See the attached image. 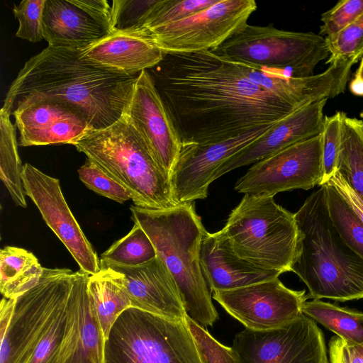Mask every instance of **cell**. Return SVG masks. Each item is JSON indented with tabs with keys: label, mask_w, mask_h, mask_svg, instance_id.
<instances>
[{
	"label": "cell",
	"mask_w": 363,
	"mask_h": 363,
	"mask_svg": "<svg viewBox=\"0 0 363 363\" xmlns=\"http://www.w3.org/2000/svg\"><path fill=\"white\" fill-rule=\"evenodd\" d=\"M152 69L183 145L218 143L297 110L210 50L164 55Z\"/></svg>",
	"instance_id": "obj_1"
},
{
	"label": "cell",
	"mask_w": 363,
	"mask_h": 363,
	"mask_svg": "<svg viewBox=\"0 0 363 363\" xmlns=\"http://www.w3.org/2000/svg\"><path fill=\"white\" fill-rule=\"evenodd\" d=\"M138 75L87 61L79 50L48 46L25 63L11 83L1 109L11 114L20 104L55 99L78 108L91 129H103L124 114Z\"/></svg>",
	"instance_id": "obj_2"
},
{
	"label": "cell",
	"mask_w": 363,
	"mask_h": 363,
	"mask_svg": "<svg viewBox=\"0 0 363 363\" xmlns=\"http://www.w3.org/2000/svg\"><path fill=\"white\" fill-rule=\"evenodd\" d=\"M298 236L291 272L308 287L309 298L336 301L363 298V259L333 225L323 184L295 213Z\"/></svg>",
	"instance_id": "obj_3"
},
{
	"label": "cell",
	"mask_w": 363,
	"mask_h": 363,
	"mask_svg": "<svg viewBox=\"0 0 363 363\" xmlns=\"http://www.w3.org/2000/svg\"><path fill=\"white\" fill-rule=\"evenodd\" d=\"M76 272L44 268L38 283L14 298L0 331V363H55L63 340Z\"/></svg>",
	"instance_id": "obj_4"
},
{
	"label": "cell",
	"mask_w": 363,
	"mask_h": 363,
	"mask_svg": "<svg viewBox=\"0 0 363 363\" xmlns=\"http://www.w3.org/2000/svg\"><path fill=\"white\" fill-rule=\"evenodd\" d=\"M130 211L133 222L147 233L174 278L187 315L206 328L213 326L218 313L200 263L201 244L206 230L194 203L166 210L132 206Z\"/></svg>",
	"instance_id": "obj_5"
},
{
	"label": "cell",
	"mask_w": 363,
	"mask_h": 363,
	"mask_svg": "<svg viewBox=\"0 0 363 363\" xmlns=\"http://www.w3.org/2000/svg\"><path fill=\"white\" fill-rule=\"evenodd\" d=\"M72 145L125 188L134 206L166 210L178 205L170 177L124 114L108 128L88 130Z\"/></svg>",
	"instance_id": "obj_6"
},
{
	"label": "cell",
	"mask_w": 363,
	"mask_h": 363,
	"mask_svg": "<svg viewBox=\"0 0 363 363\" xmlns=\"http://www.w3.org/2000/svg\"><path fill=\"white\" fill-rule=\"evenodd\" d=\"M221 230L239 257L291 272L298 236L295 213L277 204L274 196L245 194Z\"/></svg>",
	"instance_id": "obj_7"
},
{
	"label": "cell",
	"mask_w": 363,
	"mask_h": 363,
	"mask_svg": "<svg viewBox=\"0 0 363 363\" xmlns=\"http://www.w3.org/2000/svg\"><path fill=\"white\" fill-rule=\"evenodd\" d=\"M102 363H201L185 320H172L135 307L113 323Z\"/></svg>",
	"instance_id": "obj_8"
},
{
	"label": "cell",
	"mask_w": 363,
	"mask_h": 363,
	"mask_svg": "<svg viewBox=\"0 0 363 363\" xmlns=\"http://www.w3.org/2000/svg\"><path fill=\"white\" fill-rule=\"evenodd\" d=\"M210 51L226 61L281 70L292 77L313 75L329 57L325 37L319 34L247 23Z\"/></svg>",
	"instance_id": "obj_9"
},
{
	"label": "cell",
	"mask_w": 363,
	"mask_h": 363,
	"mask_svg": "<svg viewBox=\"0 0 363 363\" xmlns=\"http://www.w3.org/2000/svg\"><path fill=\"white\" fill-rule=\"evenodd\" d=\"M254 0H219L186 18L147 30L164 55L211 50L247 24Z\"/></svg>",
	"instance_id": "obj_10"
},
{
	"label": "cell",
	"mask_w": 363,
	"mask_h": 363,
	"mask_svg": "<svg viewBox=\"0 0 363 363\" xmlns=\"http://www.w3.org/2000/svg\"><path fill=\"white\" fill-rule=\"evenodd\" d=\"M322 135L296 143L252 164L235 182L244 194L308 190L323 181Z\"/></svg>",
	"instance_id": "obj_11"
},
{
	"label": "cell",
	"mask_w": 363,
	"mask_h": 363,
	"mask_svg": "<svg viewBox=\"0 0 363 363\" xmlns=\"http://www.w3.org/2000/svg\"><path fill=\"white\" fill-rule=\"evenodd\" d=\"M233 347L242 363H329L323 332L303 314L274 330L245 329Z\"/></svg>",
	"instance_id": "obj_12"
},
{
	"label": "cell",
	"mask_w": 363,
	"mask_h": 363,
	"mask_svg": "<svg viewBox=\"0 0 363 363\" xmlns=\"http://www.w3.org/2000/svg\"><path fill=\"white\" fill-rule=\"evenodd\" d=\"M212 298L233 318L252 331H267L299 318L309 298L305 290L286 287L279 279L213 293Z\"/></svg>",
	"instance_id": "obj_13"
},
{
	"label": "cell",
	"mask_w": 363,
	"mask_h": 363,
	"mask_svg": "<svg viewBox=\"0 0 363 363\" xmlns=\"http://www.w3.org/2000/svg\"><path fill=\"white\" fill-rule=\"evenodd\" d=\"M160 167L170 177L183 140L152 75L142 71L124 113Z\"/></svg>",
	"instance_id": "obj_14"
},
{
	"label": "cell",
	"mask_w": 363,
	"mask_h": 363,
	"mask_svg": "<svg viewBox=\"0 0 363 363\" xmlns=\"http://www.w3.org/2000/svg\"><path fill=\"white\" fill-rule=\"evenodd\" d=\"M24 192L38 208L43 220L70 252L82 272L92 275L100 261L82 230L62 192L59 179L29 163L23 166Z\"/></svg>",
	"instance_id": "obj_15"
},
{
	"label": "cell",
	"mask_w": 363,
	"mask_h": 363,
	"mask_svg": "<svg viewBox=\"0 0 363 363\" xmlns=\"http://www.w3.org/2000/svg\"><path fill=\"white\" fill-rule=\"evenodd\" d=\"M274 123L260 125L212 144L183 145L170 176L176 203L179 205L206 199L218 169L259 139Z\"/></svg>",
	"instance_id": "obj_16"
},
{
	"label": "cell",
	"mask_w": 363,
	"mask_h": 363,
	"mask_svg": "<svg viewBox=\"0 0 363 363\" xmlns=\"http://www.w3.org/2000/svg\"><path fill=\"white\" fill-rule=\"evenodd\" d=\"M19 145L71 144L91 129L75 106L59 99H40L16 106L12 113Z\"/></svg>",
	"instance_id": "obj_17"
},
{
	"label": "cell",
	"mask_w": 363,
	"mask_h": 363,
	"mask_svg": "<svg viewBox=\"0 0 363 363\" xmlns=\"http://www.w3.org/2000/svg\"><path fill=\"white\" fill-rule=\"evenodd\" d=\"M230 62L252 82L296 109L342 93L353 65H330L322 73L305 77H292L278 69Z\"/></svg>",
	"instance_id": "obj_18"
},
{
	"label": "cell",
	"mask_w": 363,
	"mask_h": 363,
	"mask_svg": "<svg viewBox=\"0 0 363 363\" xmlns=\"http://www.w3.org/2000/svg\"><path fill=\"white\" fill-rule=\"evenodd\" d=\"M121 273L132 307L172 320H185L187 315L177 285L164 262L157 256L138 266H122L100 261Z\"/></svg>",
	"instance_id": "obj_19"
},
{
	"label": "cell",
	"mask_w": 363,
	"mask_h": 363,
	"mask_svg": "<svg viewBox=\"0 0 363 363\" xmlns=\"http://www.w3.org/2000/svg\"><path fill=\"white\" fill-rule=\"evenodd\" d=\"M328 99L306 105L275 123L259 139L224 162L214 180L230 171L254 164L279 150L322 134Z\"/></svg>",
	"instance_id": "obj_20"
},
{
	"label": "cell",
	"mask_w": 363,
	"mask_h": 363,
	"mask_svg": "<svg viewBox=\"0 0 363 363\" xmlns=\"http://www.w3.org/2000/svg\"><path fill=\"white\" fill-rule=\"evenodd\" d=\"M79 51L87 61L127 74L153 68L164 55L143 27L114 30Z\"/></svg>",
	"instance_id": "obj_21"
},
{
	"label": "cell",
	"mask_w": 363,
	"mask_h": 363,
	"mask_svg": "<svg viewBox=\"0 0 363 363\" xmlns=\"http://www.w3.org/2000/svg\"><path fill=\"white\" fill-rule=\"evenodd\" d=\"M89 274L79 271L72 287L67 325L55 363H102L104 340L91 306Z\"/></svg>",
	"instance_id": "obj_22"
},
{
	"label": "cell",
	"mask_w": 363,
	"mask_h": 363,
	"mask_svg": "<svg viewBox=\"0 0 363 363\" xmlns=\"http://www.w3.org/2000/svg\"><path fill=\"white\" fill-rule=\"evenodd\" d=\"M203 275L211 292L228 291L279 277L281 272L239 257L222 230L206 231L200 248Z\"/></svg>",
	"instance_id": "obj_23"
},
{
	"label": "cell",
	"mask_w": 363,
	"mask_h": 363,
	"mask_svg": "<svg viewBox=\"0 0 363 363\" xmlns=\"http://www.w3.org/2000/svg\"><path fill=\"white\" fill-rule=\"evenodd\" d=\"M43 33L50 47L81 50L108 33L73 0H45Z\"/></svg>",
	"instance_id": "obj_24"
},
{
	"label": "cell",
	"mask_w": 363,
	"mask_h": 363,
	"mask_svg": "<svg viewBox=\"0 0 363 363\" xmlns=\"http://www.w3.org/2000/svg\"><path fill=\"white\" fill-rule=\"evenodd\" d=\"M87 293L104 343L118 317L132 307L123 275L111 268L101 267L98 272L89 276Z\"/></svg>",
	"instance_id": "obj_25"
},
{
	"label": "cell",
	"mask_w": 363,
	"mask_h": 363,
	"mask_svg": "<svg viewBox=\"0 0 363 363\" xmlns=\"http://www.w3.org/2000/svg\"><path fill=\"white\" fill-rule=\"evenodd\" d=\"M44 267L31 252L6 246L0 251V290L6 298H14L35 286Z\"/></svg>",
	"instance_id": "obj_26"
},
{
	"label": "cell",
	"mask_w": 363,
	"mask_h": 363,
	"mask_svg": "<svg viewBox=\"0 0 363 363\" xmlns=\"http://www.w3.org/2000/svg\"><path fill=\"white\" fill-rule=\"evenodd\" d=\"M302 313L342 339L363 346L362 312L313 299L304 302Z\"/></svg>",
	"instance_id": "obj_27"
},
{
	"label": "cell",
	"mask_w": 363,
	"mask_h": 363,
	"mask_svg": "<svg viewBox=\"0 0 363 363\" xmlns=\"http://www.w3.org/2000/svg\"><path fill=\"white\" fill-rule=\"evenodd\" d=\"M337 171L363 200V121L344 112Z\"/></svg>",
	"instance_id": "obj_28"
},
{
	"label": "cell",
	"mask_w": 363,
	"mask_h": 363,
	"mask_svg": "<svg viewBox=\"0 0 363 363\" xmlns=\"http://www.w3.org/2000/svg\"><path fill=\"white\" fill-rule=\"evenodd\" d=\"M11 114L0 111V179L13 202L23 208L27 206L22 179L23 166L18 152V143Z\"/></svg>",
	"instance_id": "obj_29"
},
{
	"label": "cell",
	"mask_w": 363,
	"mask_h": 363,
	"mask_svg": "<svg viewBox=\"0 0 363 363\" xmlns=\"http://www.w3.org/2000/svg\"><path fill=\"white\" fill-rule=\"evenodd\" d=\"M157 256L151 240L141 226L134 222L130 231L106 250L100 261L122 266H138Z\"/></svg>",
	"instance_id": "obj_30"
},
{
	"label": "cell",
	"mask_w": 363,
	"mask_h": 363,
	"mask_svg": "<svg viewBox=\"0 0 363 363\" xmlns=\"http://www.w3.org/2000/svg\"><path fill=\"white\" fill-rule=\"evenodd\" d=\"M325 184L333 225L349 247L363 259V223L336 188L329 181Z\"/></svg>",
	"instance_id": "obj_31"
},
{
	"label": "cell",
	"mask_w": 363,
	"mask_h": 363,
	"mask_svg": "<svg viewBox=\"0 0 363 363\" xmlns=\"http://www.w3.org/2000/svg\"><path fill=\"white\" fill-rule=\"evenodd\" d=\"M218 1L219 0H155L143 16L139 27L149 30L174 23Z\"/></svg>",
	"instance_id": "obj_32"
},
{
	"label": "cell",
	"mask_w": 363,
	"mask_h": 363,
	"mask_svg": "<svg viewBox=\"0 0 363 363\" xmlns=\"http://www.w3.org/2000/svg\"><path fill=\"white\" fill-rule=\"evenodd\" d=\"M325 39L329 52L326 64L357 63L363 57V14L338 33Z\"/></svg>",
	"instance_id": "obj_33"
},
{
	"label": "cell",
	"mask_w": 363,
	"mask_h": 363,
	"mask_svg": "<svg viewBox=\"0 0 363 363\" xmlns=\"http://www.w3.org/2000/svg\"><path fill=\"white\" fill-rule=\"evenodd\" d=\"M185 321L194 340L201 363H242L233 347H228L215 339L188 315Z\"/></svg>",
	"instance_id": "obj_34"
},
{
	"label": "cell",
	"mask_w": 363,
	"mask_h": 363,
	"mask_svg": "<svg viewBox=\"0 0 363 363\" xmlns=\"http://www.w3.org/2000/svg\"><path fill=\"white\" fill-rule=\"evenodd\" d=\"M78 174L89 189L103 196L121 203L131 199V195L125 188L89 159L78 169Z\"/></svg>",
	"instance_id": "obj_35"
},
{
	"label": "cell",
	"mask_w": 363,
	"mask_h": 363,
	"mask_svg": "<svg viewBox=\"0 0 363 363\" xmlns=\"http://www.w3.org/2000/svg\"><path fill=\"white\" fill-rule=\"evenodd\" d=\"M342 113L337 111L333 116H325L324 118L321 134L324 172L322 184L327 182L337 171L342 143Z\"/></svg>",
	"instance_id": "obj_36"
},
{
	"label": "cell",
	"mask_w": 363,
	"mask_h": 363,
	"mask_svg": "<svg viewBox=\"0 0 363 363\" xmlns=\"http://www.w3.org/2000/svg\"><path fill=\"white\" fill-rule=\"evenodd\" d=\"M45 0H24L13 9L19 26L16 36L32 43L44 39L43 14Z\"/></svg>",
	"instance_id": "obj_37"
},
{
	"label": "cell",
	"mask_w": 363,
	"mask_h": 363,
	"mask_svg": "<svg viewBox=\"0 0 363 363\" xmlns=\"http://www.w3.org/2000/svg\"><path fill=\"white\" fill-rule=\"evenodd\" d=\"M363 14V0H341L321 16L320 34L334 35L357 20Z\"/></svg>",
	"instance_id": "obj_38"
},
{
	"label": "cell",
	"mask_w": 363,
	"mask_h": 363,
	"mask_svg": "<svg viewBox=\"0 0 363 363\" xmlns=\"http://www.w3.org/2000/svg\"><path fill=\"white\" fill-rule=\"evenodd\" d=\"M155 1V0L113 1L111 8L113 30L139 27L143 16Z\"/></svg>",
	"instance_id": "obj_39"
},
{
	"label": "cell",
	"mask_w": 363,
	"mask_h": 363,
	"mask_svg": "<svg viewBox=\"0 0 363 363\" xmlns=\"http://www.w3.org/2000/svg\"><path fill=\"white\" fill-rule=\"evenodd\" d=\"M330 363H363V346L335 335L328 343Z\"/></svg>",
	"instance_id": "obj_40"
},
{
	"label": "cell",
	"mask_w": 363,
	"mask_h": 363,
	"mask_svg": "<svg viewBox=\"0 0 363 363\" xmlns=\"http://www.w3.org/2000/svg\"><path fill=\"white\" fill-rule=\"evenodd\" d=\"M73 2L101 25L108 33L113 30L112 8L107 1L73 0Z\"/></svg>",
	"instance_id": "obj_41"
},
{
	"label": "cell",
	"mask_w": 363,
	"mask_h": 363,
	"mask_svg": "<svg viewBox=\"0 0 363 363\" xmlns=\"http://www.w3.org/2000/svg\"><path fill=\"white\" fill-rule=\"evenodd\" d=\"M328 181L336 188L363 223V200L347 184L337 171Z\"/></svg>",
	"instance_id": "obj_42"
},
{
	"label": "cell",
	"mask_w": 363,
	"mask_h": 363,
	"mask_svg": "<svg viewBox=\"0 0 363 363\" xmlns=\"http://www.w3.org/2000/svg\"><path fill=\"white\" fill-rule=\"evenodd\" d=\"M350 89L354 94L363 97V57L358 69L350 84Z\"/></svg>",
	"instance_id": "obj_43"
}]
</instances>
